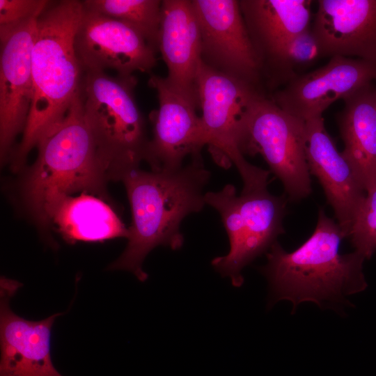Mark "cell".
I'll use <instances>...</instances> for the list:
<instances>
[{"instance_id": "obj_8", "label": "cell", "mask_w": 376, "mask_h": 376, "mask_svg": "<svg viewBox=\"0 0 376 376\" xmlns=\"http://www.w3.org/2000/svg\"><path fill=\"white\" fill-rule=\"evenodd\" d=\"M243 155L260 154L292 201L312 191L306 154V122L281 109L263 94L255 102L242 130Z\"/></svg>"}, {"instance_id": "obj_15", "label": "cell", "mask_w": 376, "mask_h": 376, "mask_svg": "<svg viewBox=\"0 0 376 376\" xmlns=\"http://www.w3.org/2000/svg\"><path fill=\"white\" fill-rule=\"evenodd\" d=\"M306 154L309 173L318 178L347 238L366 190L357 172L338 150L322 116L306 122Z\"/></svg>"}, {"instance_id": "obj_3", "label": "cell", "mask_w": 376, "mask_h": 376, "mask_svg": "<svg viewBox=\"0 0 376 376\" xmlns=\"http://www.w3.org/2000/svg\"><path fill=\"white\" fill-rule=\"evenodd\" d=\"M83 4L51 1L38 17L31 52L33 97L22 141L12 156L13 171L66 116L81 91L84 70L75 49Z\"/></svg>"}, {"instance_id": "obj_25", "label": "cell", "mask_w": 376, "mask_h": 376, "mask_svg": "<svg viewBox=\"0 0 376 376\" xmlns=\"http://www.w3.org/2000/svg\"><path fill=\"white\" fill-rule=\"evenodd\" d=\"M375 82H376V81H375ZM375 88H376V86H375Z\"/></svg>"}, {"instance_id": "obj_9", "label": "cell", "mask_w": 376, "mask_h": 376, "mask_svg": "<svg viewBox=\"0 0 376 376\" xmlns=\"http://www.w3.org/2000/svg\"><path fill=\"white\" fill-rule=\"evenodd\" d=\"M148 85L157 92L159 107L150 114L152 136L145 159L152 171H175L187 155L201 154L205 146L198 95L171 86L165 77L152 75Z\"/></svg>"}, {"instance_id": "obj_22", "label": "cell", "mask_w": 376, "mask_h": 376, "mask_svg": "<svg viewBox=\"0 0 376 376\" xmlns=\"http://www.w3.org/2000/svg\"><path fill=\"white\" fill-rule=\"evenodd\" d=\"M322 57L318 42L309 28L289 40L279 51L265 70L272 82L279 78L290 81L296 69L306 67Z\"/></svg>"}, {"instance_id": "obj_1", "label": "cell", "mask_w": 376, "mask_h": 376, "mask_svg": "<svg viewBox=\"0 0 376 376\" xmlns=\"http://www.w3.org/2000/svg\"><path fill=\"white\" fill-rule=\"evenodd\" d=\"M210 172L201 154L175 171H145L137 169L122 180L132 211L127 245L109 267L132 272L141 282L147 255L157 246L180 249L184 243L180 224L185 217L206 205L204 189Z\"/></svg>"}, {"instance_id": "obj_2", "label": "cell", "mask_w": 376, "mask_h": 376, "mask_svg": "<svg viewBox=\"0 0 376 376\" xmlns=\"http://www.w3.org/2000/svg\"><path fill=\"white\" fill-rule=\"evenodd\" d=\"M344 238L337 221L320 208L313 233L297 249L288 252L278 241L274 243L260 268L269 285L270 304L290 301L292 312L304 301L334 308L345 304L346 297L366 290V259L356 251L340 253Z\"/></svg>"}, {"instance_id": "obj_10", "label": "cell", "mask_w": 376, "mask_h": 376, "mask_svg": "<svg viewBox=\"0 0 376 376\" xmlns=\"http://www.w3.org/2000/svg\"><path fill=\"white\" fill-rule=\"evenodd\" d=\"M192 3L201 29L202 61L258 86L260 64L239 1L192 0Z\"/></svg>"}, {"instance_id": "obj_19", "label": "cell", "mask_w": 376, "mask_h": 376, "mask_svg": "<svg viewBox=\"0 0 376 376\" xmlns=\"http://www.w3.org/2000/svg\"><path fill=\"white\" fill-rule=\"evenodd\" d=\"M239 2L262 74L289 40L309 29L312 1L241 0Z\"/></svg>"}, {"instance_id": "obj_13", "label": "cell", "mask_w": 376, "mask_h": 376, "mask_svg": "<svg viewBox=\"0 0 376 376\" xmlns=\"http://www.w3.org/2000/svg\"><path fill=\"white\" fill-rule=\"evenodd\" d=\"M38 18L0 33V155H10L24 132L33 97L31 52Z\"/></svg>"}, {"instance_id": "obj_4", "label": "cell", "mask_w": 376, "mask_h": 376, "mask_svg": "<svg viewBox=\"0 0 376 376\" xmlns=\"http://www.w3.org/2000/svg\"><path fill=\"white\" fill-rule=\"evenodd\" d=\"M36 147L38 157L22 189L38 217L44 205L60 195L86 192L103 196L108 180L84 118L81 91L63 120Z\"/></svg>"}, {"instance_id": "obj_17", "label": "cell", "mask_w": 376, "mask_h": 376, "mask_svg": "<svg viewBox=\"0 0 376 376\" xmlns=\"http://www.w3.org/2000/svg\"><path fill=\"white\" fill-rule=\"evenodd\" d=\"M157 50L166 65L165 77L173 87L198 95L201 33L192 0H163Z\"/></svg>"}, {"instance_id": "obj_20", "label": "cell", "mask_w": 376, "mask_h": 376, "mask_svg": "<svg viewBox=\"0 0 376 376\" xmlns=\"http://www.w3.org/2000/svg\"><path fill=\"white\" fill-rule=\"evenodd\" d=\"M337 122L343 156L366 191L376 186V88L368 85L343 100Z\"/></svg>"}, {"instance_id": "obj_16", "label": "cell", "mask_w": 376, "mask_h": 376, "mask_svg": "<svg viewBox=\"0 0 376 376\" xmlns=\"http://www.w3.org/2000/svg\"><path fill=\"white\" fill-rule=\"evenodd\" d=\"M311 29L322 57L376 63V0H318Z\"/></svg>"}, {"instance_id": "obj_21", "label": "cell", "mask_w": 376, "mask_h": 376, "mask_svg": "<svg viewBox=\"0 0 376 376\" xmlns=\"http://www.w3.org/2000/svg\"><path fill=\"white\" fill-rule=\"evenodd\" d=\"M84 8L123 22L139 31L157 51L162 1L85 0Z\"/></svg>"}, {"instance_id": "obj_7", "label": "cell", "mask_w": 376, "mask_h": 376, "mask_svg": "<svg viewBox=\"0 0 376 376\" xmlns=\"http://www.w3.org/2000/svg\"><path fill=\"white\" fill-rule=\"evenodd\" d=\"M196 89L204 143L214 160L224 168L235 165L243 186L266 182L269 172L249 163L240 148L246 119L255 102L264 94L260 88L201 61Z\"/></svg>"}, {"instance_id": "obj_14", "label": "cell", "mask_w": 376, "mask_h": 376, "mask_svg": "<svg viewBox=\"0 0 376 376\" xmlns=\"http://www.w3.org/2000/svg\"><path fill=\"white\" fill-rule=\"evenodd\" d=\"M22 284L0 279V376H63L54 368L50 353L52 329L56 313L39 321L15 313L10 300Z\"/></svg>"}, {"instance_id": "obj_11", "label": "cell", "mask_w": 376, "mask_h": 376, "mask_svg": "<svg viewBox=\"0 0 376 376\" xmlns=\"http://www.w3.org/2000/svg\"><path fill=\"white\" fill-rule=\"evenodd\" d=\"M74 45L84 71L112 69L126 77L149 72L157 63L156 50L139 31L84 8Z\"/></svg>"}, {"instance_id": "obj_5", "label": "cell", "mask_w": 376, "mask_h": 376, "mask_svg": "<svg viewBox=\"0 0 376 376\" xmlns=\"http://www.w3.org/2000/svg\"><path fill=\"white\" fill-rule=\"evenodd\" d=\"M81 97L86 122L107 180H123L139 169L149 139L134 99V76L86 70Z\"/></svg>"}, {"instance_id": "obj_23", "label": "cell", "mask_w": 376, "mask_h": 376, "mask_svg": "<svg viewBox=\"0 0 376 376\" xmlns=\"http://www.w3.org/2000/svg\"><path fill=\"white\" fill-rule=\"evenodd\" d=\"M348 238L354 251L366 260L370 259L376 251V186L366 191Z\"/></svg>"}, {"instance_id": "obj_24", "label": "cell", "mask_w": 376, "mask_h": 376, "mask_svg": "<svg viewBox=\"0 0 376 376\" xmlns=\"http://www.w3.org/2000/svg\"><path fill=\"white\" fill-rule=\"evenodd\" d=\"M50 3L47 0H0V33L38 18Z\"/></svg>"}, {"instance_id": "obj_12", "label": "cell", "mask_w": 376, "mask_h": 376, "mask_svg": "<svg viewBox=\"0 0 376 376\" xmlns=\"http://www.w3.org/2000/svg\"><path fill=\"white\" fill-rule=\"evenodd\" d=\"M376 81V63L340 56L324 66L297 76L271 98L289 114L306 122L322 116L334 102Z\"/></svg>"}, {"instance_id": "obj_6", "label": "cell", "mask_w": 376, "mask_h": 376, "mask_svg": "<svg viewBox=\"0 0 376 376\" xmlns=\"http://www.w3.org/2000/svg\"><path fill=\"white\" fill-rule=\"evenodd\" d=\"M288 200L285 194L274 196L267 188L242 190L237 196L230 184L220 191L205 192V203L219 213L230 242L228 253L214 258L212 265L235 287L244 283L243 269L266 253L284 233Z\"/></svg>"}, {"instance_id": "obj_18", "label": "cell", "mask_w": 376, "mask_h": 376, "mask_svg": "<svg viewBox=\"0 0 376 376\" xmlns=\"http://www.w3.org/2000/svg\"><path fill=\"white\" fill-rule=\"evenodd\" d=\"M38 218L51 224L68 244L129 237L128 228L111 206L90 193L58 196L44 205Z\"/></svg>"}]
</instances>
